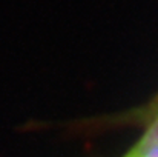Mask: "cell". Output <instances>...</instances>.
I'll return each mask as SVG.
<instances>
[{
    "label": "cell",
    "instance_id": "cell-1",
    "mask_svg": "<svg viewBox=\"0 0 158 157\" xmlns=\"http://www.w3.org/2000/svg\"><path fill=\"white\" fill-rule=\"evenodd\" d=\"M75 131L81 133H102L105 129H114L121 126L141 128V140L149 143H158V93L144 105L127 109L121 114L83 119L74 123Z\"/></svg>",
    "mask_w": 158,
    "mask_h": 157
},
{
    "label": "cell",
    "instance_id": "cell-2",
    "mask_svg": "<svg viewBox=\"0 0 158 157\" xmlns=\"http://www.w3.org/2000/svg\"><path fill=\"white\" fill-rule=\"evenodd\" d=\"M121 157H158V143H149L138 139Z\"/></svg>",
    "mask_w": 158,
    "mask_h": 157
}]
</instances>
